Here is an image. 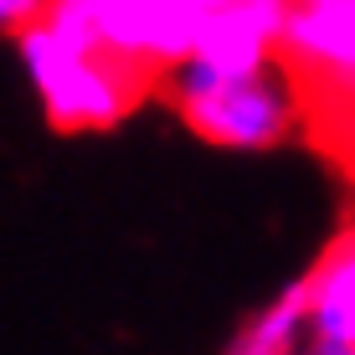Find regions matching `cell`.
Segmentation results:
<instances>
[{"label":"cell","mask_w":355,"mask_h":355,"mask_svg":"<svg viewBox=\"0 0 355 355\" xmlns=\"http://www.w3.org/2000/svg\"><path fill=\"white\" fill-rule=\"evenodd\" d=\"M155 93L175 108V119L196 139L237 155L278 150L304 124V93L284 62H268L252 72H211L180 62L160 78Z\"/></svg>","instance_id":"obj_1"},{"label":"cell","mask_w":355,"mask_h":355,"mask_svg":"<svg viewBox=\"0 0 355 355\" xmlns=\"http://www.w3.org/2000/svg\"><path fill=\"white\" fill-rule=\"evenodd\" d=\"M10 42H16V62L36 93V108L57 134H103L124 124L144 103V93H155L150 78L72 42L57 26H46L42 16L21 26Z\"/></svg>","instance_id":"obj_2"},{"label":"cell","mask_w":355,"mask_h":355,"mask_svg":"<svg viewBox=\"0 0 355 355\" xmlns=\"http://www.w3.org/2000/svg\"><path fill=\"white\" fill-rule=\"evenodd\" d=\"M278 62L304 93V119L355 98V0H288Z\"/></svg>","instance_id":"obj_3"},{"label":"cell","mask_w":355,"mask_h":355,"mask_svg":"<svg viewBox=\"0 0 355 355\" xmlns=\"http://www.w3.org/2000/svg\"><path fill=\"white\" fill-rule=\"evenodd\" d=\"M42 21L57 26L62 36H72V42L134 67L139 78H150L160 88L165 62H160V36H155L150 0H46Z\"/></svg>","instance_id":"obj_4"},{"label":"cell","mask_w":355,"mask_h":355,"mask_svg":"<svg viewBox=\"0 0 355 355\" xmlns=\"http://www.w3.org/2000/svg\"><path fill=\"white\" fill-rule=\"evenodd\" d=\"M304 314H309V340L355 345V227L340 232L304 273Z\"/></svg>","instance_id":"obj_5"},{"label":"cell","mask_w":355,"mask_h":355,"mask_svg":"<svg viewBox=\"0 0 355 355\" xmlns=\"http://www.w3.org/2000/svg\"><path fill=\"white\" fill-rule=\"evenodd\" d=\"M309 345V314H304V278L278 288L258 314H248L232 335L227 355H304Z\"/></svg>","instance_id":"obj_6"},{"label":"cell","mask_w":355,"mask_h":355,"mask_svg":"<svg viewBox=\"0 0 355 355\" xmlns=\"http://www.w3.org/2000/svg\"><path fill=\"white\" fill-rule=\"evenodd\" d=\"M227 0H150L155 10V36H160V62L165 72L180 67L186 57L201 46L206 26L216 21V10H222Z\"/></svg>","instance_id":"obj_7"},{"label":"cell","mask_w":355,"mask_h":355,"mask_svg":"<svg viewBox=\"0 0 355 355\" xmlns=\"http://www.w3.org/2000/svg\"><path fill=\"white\" fill-rule=\"evenodd\" d=\"M42 10H46V0H0V31L16 36L21 26H31Z\"/></svg>","instance_id":"obj_8"},{"label":"cell","mask_w":355,"mask_h":355,"mask_svg":"<svg viewBox=\"0 0 355 355\" xmlns=\"http://www.w3.org/2000/svg\"><path fill=\"white\" fill-rule=\"evenodd\" d=\"M320 119L329 124V134H335V139H345L350 150H355V98H345L340 108H329V114H320Z\"/></svg>","instance_id":"obj_9"},{"label":"cell","mask_w":355,"mask_h":355,"mask_svg":"<svg viewBox=\"0 0 355 355\" xmlns=\"http://www.w3.org/2000/svg\"><path fill=\"white\" fill-rule=\"evenodd\" d=\"M263 6H288V0H263Z\"/></svg>","instance_id":"obj_10"}]
</instances>
